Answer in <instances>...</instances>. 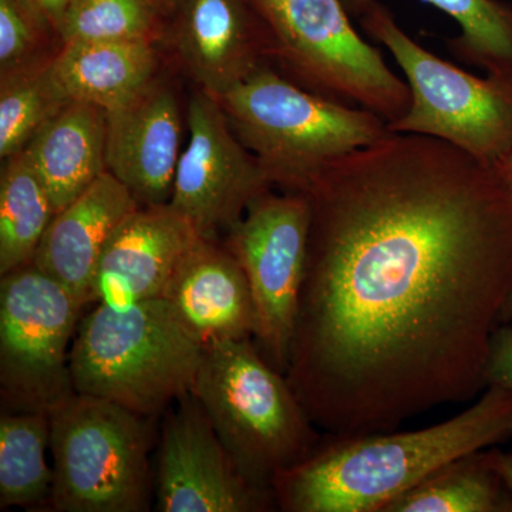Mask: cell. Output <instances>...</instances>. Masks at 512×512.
I'll list each match as a JSON object with an SVG mask.
<instances>
[{"mask_svg":"<svg viewBox=\"0 0 512 512\" xmlns=\"http://www.w3.org/2000/svg\"><path fill=\"white\" fill-rule=\"evenodd\" d=\"M286 379L330 436L389 431L487 387L512 295V192L439 138L397 134L329 164Z\"/></svg>","mask_w":512,"mask_h":512,"instance_id":"6da1fadb","label":"cell"},{"mask_svg":"<svg viewBox=\"0 0 512 512\" xmlns=\"http://www.w3.org/2000/svg\"><path fill=\"white\" fill-rule=\"evenodd\" d=\"M512 437V390L487 386L473 406L404 433L330 436L274 481L286 512H383L444 464Z\"/></svg>","mask_w":512,"mask_h":512,"instance_id":"7a4b0ae2","label":"cell"},{"mask_svg":"<svg viewBox=\"0 0 512 512\" xmlns=\"http://www.w3.org/2000/svg\"><path fill=\"white\" fill-rule=\"evenodd\" d=\"M204 350L164 298L97 303L70 349L73 390L151 419L191 393Z\"/></svg>","mask_w":512,"mask_h":512,"instance_id":"3957f363","label":"cell"},{"mask_svg":"<svg viewBox=\"0 0 512 512\" xmlns=\"http://www.w3.org/2000/svg\"><path fill=\"white\" fill-rule=\"evenodd\" d=\"M217 100L272 185L286 192L305 194L333 161L392 134L373 111L313 93L268 64Z\"/></svg>","mask_w":512,"mask_h":512,"instance_id":"277c9868","label":"cell"},{"mask_svg":"<svg viewBox=\"0 0 512 512\" xmlns=\"http://www.w3.org/2000/svg\"><path fill=\"white\" fill-rule=\"evenodd\" d=\"M191 393L239 471L269 493L279 474L306 460L322 441L286 375L252 338L207 346Z\"/></svg>","mask_w":512,"mask_h":512,"instance_id":"5b68a950","label":"cell"},{"mask_svg":"<svg viewBox=\"0 0 512 512\" xmlns=\"http://www.w3.org/2000/svg\"><path fill=\"white\" fill-rule=\"evenodd\" d=\"M367 35L382 43L409 84L410 106L387 124L392 133L446 141L494 167L512 153V73L485 77L433 55L412 39L379 2L362 15Z\"/></svg>","mask_w":512,"mask_h":512,"instance_id":"8992f818","label":"cell"},{"mask_svg":"<svg viewBox=\"0 0 512 512\" xmlns=\"http://www.w3.org/2000/svg\"><path fill=\"white\" fill-rule=\"evenodd\" d=\"M59 512H143L150 507L148 417L74 392L49 412Z\"/></svg>","mask_w":512,"mask_h":512,"instance_id":"52a82bcc","label":"cell"},{"mask_svg":"<svg viewBox=\"0 0 512 512\" xmlns=\"http://www.w3.org/2000/svg\"><path fill=\"white\" fill-rule=\"evenodd\" d=\"M272 42V56L305 89L362 107L387 124L410 106L409 84L350 23L343 0H251Z\"/></svg>","mask_w":512,"mask_h":512,"instance_id":"ba28073f","label":"cell"},{"mask_svg":"<svg viewBox=\"0 0 512 512\" xmlns=\"http://www.w3.org/2000/svg\"><path fill=\"white\" fill-rule=\"evenodd\" d=\"M84 306L30 264L0 281V386L15 412H47L74 393L70 342Z\"/></svg>","mask_w":512,"mask_h":512,"instance_id":"9c48e42d","label":"cell"},{"mask_svg":"<svg viewBox=\"0 0 512 512\" xmlns=\"http://www.w3.org/2000/svg\"><path fill=\"white\" fill-rule=\"evenodd\" d=\"M312 208L308 195L271 190L249 204L225 247L247 275L255 308L256 346L279 372H288L308 256Z\"/></svg>","mask_w":512,"mask_h":512,"instance_id":"30bf717a","label":"cell"},{"mask_svg":"<svg viewBox=\"0 0 512 512\" xmlns=\"http://www.w3.org/2000/svg\"><path fill=\"white\" fill-rule=\"evenodd\" d=\"M188 146L175 171L168 204L190 222L197 234L217 241L242 217L252 201L272 183L254 154L232 130L220 101L202 92L187 113Z\"/></svg>","mask_w":512,"mask_h":512,"instance_id":"8fae6325","label":"cell"},{"mask_svg":"<svg viewBox=\"0 0 512 512\" xmlns=\"http://www.w3.org/2000/svg\"><path fill=\"white\" fill-rule=\"evenodd\" d=\"M164 421L157 470L161 512H261L275 495L249 483L190 393Z\"/></svg>","mask_w":512,"mask_h":512,"instance_id":"7c38bea8","label":"cell"},{"mask_svg":"<svg viewBox=\"0 0 512 512\" xmlns=\"http://www.w3.org/2000/svg\"><path fill=\"white\" fill-rule=\"evenodd\" d=\"M200 238L170 204L138 208L107 242L87 305L124 308L163 298L175 269Z\"/></svg>","mask_w":512,"mask_h":512,"instance_id":"4fadbf2b","label":"cell"},{"mask_svg":"<svg viewBox=\"0 0 512 512\" xmlns=\"http://www.w3.org/2000/svg\"><path fill=\"white\" fill-rule=\"evenodd\" d=\"M107 113L106 167L141 207L168 204L180 161L183 120L173 90L151 82Z\"/></svg>","mask_w":512,"mask_h":512,"instance_id":"5bb4252c","label":"cell"},{"mask_svg":"<svg viewBox=\"0 0 512 512\" xmlns=\"http://www.w3.org/2000/svg\"><path fill=\"white\" fill-rule=\"evenodd\" d=\"M174 43L202 92L220 99L272 56L264 20L251 0H180Z\"/></svg>","mask_w":512,"mask_h":512,"instance_id":"9a60e30c","label":"cell"},{"mask_svg":"<svg viewBox=\"0 0 512 512\" xmlns=\"http://www.w3.org/2000/svg\"><path fill=\"white\" fill-rule=\"evenodd\" d=\"M202 345L254 338L255 308L235 255L200 238L175 269L163 295Z\"/></svg>","mask_w":512,"mask_h":512,"instance_id":"2e32d148","label":"cell"},{"mask_svg":"<svg viewBox=\"0 0 512 512\" xmlns=\"http://www.w3.org/2000/svg\"><path fill=\"white\" fill-rule=\"evenodd\" d=\"M140 207L126 185L104 171L79 198L56 212L32 264L86 306L107 242Z\"/></svg>","mask_w":512,"mask_h":512,"instance_id":"e0dca14e","label":"cell"},{"mask_svg":"<svg viewBox=\"0 0 512 512\" xmlns=\"http://www.w3.org/2000/svg\"><path fill=\"white\" fill-rule=\"evenodd\" d=\"M107 113L72 101L26 146L56 212L79 198L106 167Z\"/></svg>","mask_w":512,"mask_h":512,"instance_id":"ac0fdd59","label":"cell"},{"mask_svg":"<svg viewBox=\"0 0 512 512\" xmlns=\"http://www.w3.org/2000/svg\"><path fill=\"white\" fill-rule=\"evenodd\" d=\"M50 67L67 99L109 111L153 82L157 56L146 40L66 43Z\"/></svg>","mask_w":512,"mask_h":512,"instance_id":"d6986e66","label":"cell"},{"mask_svg":"<svg viewBox=\"0 0 512 512\" xmlns=\"http://www.w3.org/2000/svg\"><path fill=\"white\" fill-rule=\"evenodd\" d=\"M511 512L510 494L494 470L491 450L444 464L383 512Z\"/></svg>","mask_w":512,"mask_h":512,"instance_id":"ffe728a7","label":"cell"},{"mask_svg":"<svg viewBox=\"0 0 512 512\" xmlns=\"http://www.w3.org/2000/svg\"><path fill=\"white\" fill-rule=\"evenodd\" d=\"M55 215L49 192L25 151L8 158L0 175V276L33 261Z\"/></svg>","mask_w":512,"mask_h":512,"instance_id":"44dd1931","label":"cell"},{"mask_svg":"<svg viewBox=\"0 0 512 512\" xmlns=\"http://www.w3.org/2000/svg\"><path fill=\"white\" fill-rule=\"evenodd\" d=\"M47 412L3 413L0 417V507L29 508L49 501L53 468L47 466Z\"/></svg>","mask_w":512,"mask_h":512,"instance_id":"7402d4cb","label":"cell"},{"mask_svg":"<svg viewBox=\"0 0 512 512\" xmlns=\"http://www.w3.org/2000/svg\"><path fill=\"white\" fill-rule=\"evenodd\" d=\"M377 0H343L362 16ZM456 20L461 33L448 40L460 62L487 74L512 73V9L498 0H423Z\"/></svg>","mask_w":512,"mask_h":512,"instance_id":"603a6c76","label":"cell"},{"mask_svg":"<svg viewBox=\"0 0 512 512\" xmlns=\"http://www.w3.org/2000/svg\"><path fill=\"white\" fill-rule=\"evenodd\" d=\"M46 63H32L2 74L0 84V157L2 160L25 150L33 137L67 104Z\"/></svg>","mask_w":512,"mask_h":512,"instance_id":"cb8c5ba5","label":"cell"},{"mask_svg":"<svg viewBox=\"0 0 512 512\" xmlns=\"http://www.w3.org/2000/svg\"><path fill=\"white\" fill-rule=\"evenodd\" d=\"M154 0H72L57 25L63 45L76 42H153Z\"/></svg>","mask_w":512,"mask_h":512,"instance_id":"d4e9b609","label":"cell"},{"mask_svg":"<svg viewBox=\"0 0 512 512\" xmlns=\"http://www.w3.org/2000/svg\"><path fill=\"white\" fill-rule=\"evenodd\" d=\"M49 26L25 0H0V70L32 64L43 26Z\"/></svg>","mask_w":512,"mask_h":512,"instance_id":"484cf974","label":"cell"},{"mask_svg":"<svg viewBox=\"0 0 512 512\" xmlns=\"http://www.w3.org/2000/svg\"><path fill=\"white\" fill-rule=\"evenodd\" d=\"M485 383L487 386L512 390V320L501 323L495 330L485 370Z\"/></svg>","mask_w":512,"mask_h":512,"instance_id":"4316f807","label":"cell"},{"mask_svg":"<svg viewBox=\"0 0 512 512\" xmlns=\"http://www.w3.org/2000/svg\"><path fill=\"white\" fill-rule=\"evenodd\" d=\"M26 3L35 10L47 25L57 29L60 19H62L64 10L67 9L72 0H25Z\"/></svg>","mask_w":512,"mask_h":512,"instance_id":"83f0119b","label":"cell"},{"mask_svg":"<svg viewBox=\"0 0 512 512\" xmlns=\"http://www.w3.org/2000/svg\"><path fill=\"white\" fill-rule=\"evenodd\" d=\"M491 463L510 494L512 512V456L498 450H491Z\"/></svg>","mask_w":512,"mask_h":512,"instance_id":"f1b7e54d","label":"cell"},{"mask_svg":"<svg viewBox=\"0 0 512 512\" xmlns=\"http://www.w3.org/2000/svg\"><path fill=\"white\" fill-rule=\"evenodd\" d=\"M493 168L498 177L507 185L508 190L512 192V153L501 160L500 163L495 164Z\"/></svg>","mask_w":512,"mask_h":512,"instance_id":"f546056e","label":"cell"},{"mask_svg":"<svg viewBox=\"0 0 512 512\" xmlns=\"http://www.w3.org/2000/svg\"><path fill=\"white\" fill-rule=\"evenodd\" d=\"M157 3L158 8L160 9H174L177 8L180 0H154Z\"/></svg>","mask_w":512,"mask_h":512,"instance_id":"4dcf8cb0","label":"cell"},{"mask_svg":"<svg viewBox=\"0 0 512 512\" xmlns=\"http://www.w3.org/2000/svg\"><path fill=\"white\" fill-rule=\"evenodd\" d=\"M512 320V295L505 305L503 316H501V323L510 322Z\"/></svg>","mask_w":512,"mask_h":512,"instance_id":"1f68e13d","label":"cell"}]
</instances>
